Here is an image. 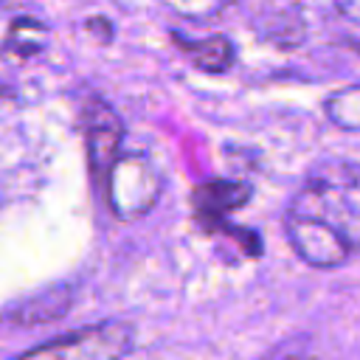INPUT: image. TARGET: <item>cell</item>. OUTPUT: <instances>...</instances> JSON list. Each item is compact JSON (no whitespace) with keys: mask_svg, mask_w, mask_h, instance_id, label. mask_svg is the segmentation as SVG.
<instances>
[{"mask_svg":"<svg viewBox=\"0 0 360 360\" xmlns=\"http://www.w3.org/2000/svg\"><path fill=\"white\" fill-rule=\"evenodd\" d=\"M284 233L312 267H338L360 253V166H318L290 200Z\"/></svg>","mask_w":360,"mask_h":360,"instance_id":"obj_1","label":"cell"},{"mask_svg":"<svg viewBox=\"0 0 360 360\" xmlns=\"http://www.w3.org/2000/svg\"><path fill=\"white\" fill-rule=\"evenodd\" d=\"M160 191L163 174L152 158L143 152H121L107 177L104 200L118 219H138L155 208Z\"/></svg>","mask_w":360,"mask_h":360,"instance_id":"obj_2","label":"cell"},{"mask_svg":"<svg viewBox=\"0 0 360 360\" xmlns=\"http://www.w3.org/2000/svg\"><path fill=\"white\" fill-rule=\"evenodd\" d=\"M129 349L132 326L124 321H104L48 340L17 360H121Z\"/></svg>","mask_w":360,"mask_h":360,"instance_id":"obj_3","label":"cell"},{"mask_svg":"<svg viewBox=\"0 0 360 360\" xmlns=\"http://www.w3.org/2000/svg\"><path fill=\"white\" fill-rule=\"evenodd\" d=\"M84 143H87V166L90 174L96 180V186H107V177L115 166V160L121 158V146H124V121L118 118V112L104 101V98H93L84 107Z\"/></svg>","mask_w":360,"mask_h":360,"instance_id":"obj_4","label":"cell"},{"mask_svg":"<svg viewBox=\"0 0 360 360\" xmlns=\"http://www.w3.org/2000/svg\"><path fill=\"white\" fill-rule=\"evenodd\" d=\"M248 200H250V186L236 183V180H208L191 191L194 217L205 222L211 231H219L222 219L231 211L242 208Z\"/></svg>","mask_w":360,"mask_h":360,"instance_id":"obj_5","label":"cell"},{"mask_svg":"<svg viewBox=\"0 0 360 360\" xmlns=\"http://www.w3.org/2000/svg\"><path fill=\"white\" fill-rule=\"evenodd\" d=\"M172 42L202 73H225L236 62L233 45H231V39L225 34H208L202 39H188L180 31H172Z\"/></svg>","mask_w":360,"mask_h":360,"instance_id":"obj_6","label":"cell"},{"mask_svg":"<svg viewBox=\"0 0 360 360\" xmlns=\"http://www.w3.org/2000/svg\"><path fill=\"white\" fill-rule=\"evenodd\" d=\"M48 45V28L34 17H17L6 37V51L17 59H31Z\"/></svg>","mask_w":360,"mask_h":360,"instance_id":"obj_7","label":"cell"},{"mask_svg":"<svg viewBox=\"0 0 360 360\" xmlns=\"http://www.w3.org/2000/svg\"><path fill=\"white\" fill-rule=\"evenodd\" d=\"M332 124L340 129H360V84H349L338 93H332L323 104Z\"/></svg>","mask_w":360,"mask_h":360,"instance_id":"obj_8","label":"cell"},{"mask_svg":"<svg viewBox=\"0 0 360 360\" xmlns=\"http://www.w3.org/2000/svg\"><path fill=\"white\" fill-rule=\"evenodd\" d=\"M338 8L352 17V20H360V0H338Z\"/></svg>","mask_w":360,"mask_h":360,"instance_id":"obj_9","label":"cell"}]
</instances>
